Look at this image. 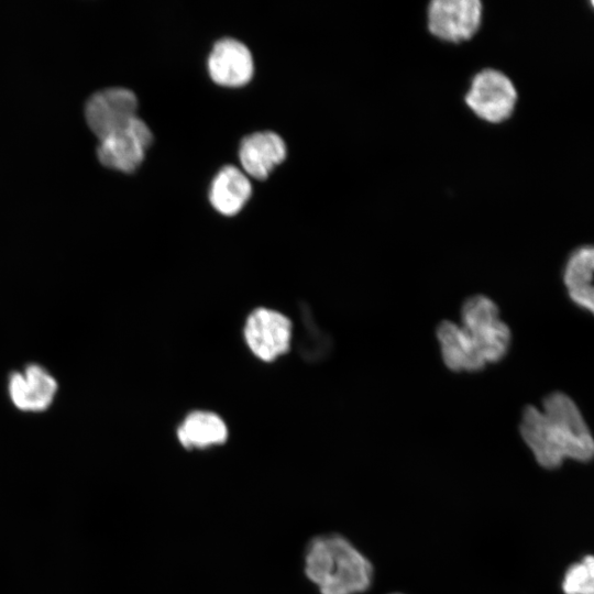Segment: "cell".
<instances>
[{"label":"cell","mask_w":594,"mask_h":594,"mask_svg":"<svg viewBox=\"0 0 594 594\" xmlns=\"http://www.w3.org/2000/svg\"><path fill=\"white\" fill-rule=\"evenodd\" d=\"M482 14L480 0H432L427 9V24L438 38L461 42L476 33Z\"/></svg>","instance_id":"8992f818"},{"label":"cell","mask_w":594,"mask_h":594,"mask_svg":"<svg viewBox=\"0 0 594 594\" xmlns=\"http://www.w3.org/2000/svg\"><path fill=\"white\" fill-rule=\"evenodd\" d=\"M13 405L23 411H43L52 404L56 380L42 366L31 364L23 372L13 373L8 383Z\"/></svg>","instance_id":"30bf717a"},{"label":"cell","mask_w":594,"mask_h":594,"mask_svg":"<svg viewBox=\"0 0 594 594\" xmlns=\"http://www.w3.org/2000/svg\"><path fill=\"white\" fill-rule=\"evenodd\" d=\"M462 327L443 320L437 339L448 369L474 372L501 361L507 353L512 333L499 319L497 305L484 295L468 298L461 308Z\"/></svg>","instance_id":"7a4b0ae2"},{"label":"cell","mask_w":594,"mask_h":594,"mask_svg":"<svg viewBox=\"0 0 594 594\" xmlns=\"http://www.w3.org/2000/svg\"><path fill=\"white\" fill-rule=\"evenodd\" d=\"M562 591L564 594H594V559L591 554L568 568Z\"/></svg>","instance_id":"9a60e30c"},{"label":"cell","mask_w":594,"mask_h":594,"mask_svg":"<svg viewBox=\"0 0 594 594\" xmlns=\"http://www.w3.org/2000/svg\"><path fill=\"white\" fill-rule=\"evenodd\" d=\"M543 410L526 406L520 435L538 464L559 468L565 459L587 462L594 453L591 431L576 404L564 393L553 392L542 402Z\"/></svg>","instance_id":"6da1fadb"},{"label":"cell","mask_w":594,"mask_h":594,"mask_svg":"<svg viewBox=\"0 0 594 594\" xmlns=\"http://www.w3.org/2000/svg\"><path fill=\"white\" fill-rule=\"evenodd\" d=\"M287 155L285 141L275 132H255L245 136L239 147V160L245 175L263 180Z\"/></svg>","instance_id":"8fae6325"},{"label":"cell","mask_w":594,"mask_h":594,"mask_svg":"<svg viewBox=\"0 0 594 594\" xmlns=\"http://www.w3.org/2000/svg\"><path fill=\"white\" fill-rule=\"evenodd\" d=\"M136 109L138 99L132 90L106 88L87 100L85 119L94 134L101 140L136 117Z\"/></svg>","instance_id":"52a82bcc"},{"label":"cell","mask_w":594,"mask_h":594,"mask_svg":"<svg viewBox=\"0 0 594 594\" xmlns=\"http://www.w3.org/2000/svg\"><path fill=\"white\" fill-rule=\"evenodd\" d=\"M180 444L186 449H205L227 440L228 429L216 414L195 411L189 414L177 430Z\"/></svg>","instance_id":"5bb4252c"},{"label":"cell","mask_w":594,"mask_h":594,"mask_svg":"<svg viewBox=\"0 0 594 594\" xmlns=\"http://www.w3.org/2000/svg\"><path fill=\"white\" fill-rule=\"evenodd\" d=\"M593 246H580L569 255L563 271V282L569 297L575 305L591 312L593 311Z\"/></svg>","instance_id":"4fadbf2b"},{"label":"cell","mask_w":594,"mask_h":594,"mask_svg":"<svg viewBox=\"0 0 594 594\" xmlns=\"http://www.w3.org/2000/svg\"><path fill=\"white\" fill-rule=\"evenodd\" d=\"M305 573L320 594H359L371 586L374 570L346 538L329 534L307 544Z\"/></svg>","instance_id":"3957f363"},{"label":"cell","mask_w":594,"mask_h":594,"mask_svg":"<svg viewBox=\"0 0 594 594\" xmlns=\"http://www.w3.org/2000/svg\"><path fill=\"white\" fill-rule=\"evenodd\" d=\"M153 142L147 124L138 117L100 140L97 156L100 163L122 173H133L145 158Z\"/></svg>","instance_id":"5b68a950"},{"label":"cell","mask_w":594,"mask_h":594,"mask_svg":"<svg viewBox=\"0 0 594 594\" xmlns=\"http://www.w3.org/2000/svg\"><path fill=\"white\" fill-rule=\"evenodd\" d=\"M252 185L249 177L238 167L223 166L213 177L209 188L211 206L223 216H234L249 201Z\"/></svg>","instance_id":"7c38bea8"},{"label":"cell","mask_w":594,"mask_h":594,"mask_svg":"<svg viewBox=\"0 0 594 594\" xmlns=\"http://www.w3.org/2000/svg\"><path fill=\"white\" fill-rule=\"evenodd\" d=\"M244 337L258 359L273 361L289 349L292 322L275 310L258 308L249 316Z\"/></svg>","instance_id":"ba28073f"},{"label":"cell","mask_w":594,"mask_h":594,"mask_svg":"<svg viewBox=\"0 0 594 594\" xmlns=\"http://www.w3.org/2000/svg\"><path fill=\"white\" fill-rule=\"evenodd\" d=\"M207 66L212 81L229 88L245 86L254 73L251 51L232 37H223L213 44Z\"/></svg>","instance_id":"9c48e42d"},{"label":"cell","mask_w":594,"mask_h":594,"mask_svg":"<svg viewBox=\"0 0 594 594\" xmlns=\"http://www.w3.org/2000/svg\"><path fill=\"white\" fill-rule=\"evenodd\" d=\"M394 594H399V593H394Z\"/></svg>","instance_id":"2e32d148"},{"label":"cell","mask_w":594,"mask_h":594,"mask_svg":"<svg viewBox=\"0 0 594 594\" xmlns=\"http://www.w3.org/2000/svg\"><path fill=\"white\" fill-rule=\"evenodd\" d=\"M518 94L512 79L495 68L477 72L465 94L469 108L482 120L499 123L515 110Z\"/></svg>","instance_id":"277c9868"}]
</instances>
